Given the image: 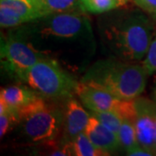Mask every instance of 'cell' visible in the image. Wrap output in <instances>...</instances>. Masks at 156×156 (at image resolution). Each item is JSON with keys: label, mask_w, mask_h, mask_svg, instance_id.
Returning <instances> with one entry per match:
<instances>
[{"label": "cell", "mask_w": 156, "mask_h": 156, "mask_svg": "<svg viewBox=\"0 0 156 156\" xmlns=\"http://www.w3.org/2000/svg\"><path fill=\"white\" fill-rule=\"evenodd\" d=\"M91 115L95 116L101 124H103L109 130L116 133L122 123V117L119 116L116 113L113 111H101L92 112L89 113Z\"/></svg>", "instance_id": "obj_17"}, {"label": "cell", "mask_w": 156, "mask_h": 156, "mask_svg": "<svg viewBox=\"0 0 156 156\" xmlns=\"http://www.w3.org/2000/svg\"><path fill=\"white\" fill-rule=\"evenodd\" d=\"M148 76L143 64L104 59L89 67L82 81L97 84L119 99L133 100L144 91Z\"/></svg>", "instance_id": "obj_2"}, {"label": "cell", "mask_w": 156, "mask_h": 156, "mask_svg": "<svg viewBox=\"0 0 156 156\" xmlns=\"http://www.w3.org/2000/svg\"><path fill=\"white\" fill-rule=\"evenodd\" d=\"M142 64L147 70V72L149 73V75L156 72V30L149 50L146 55Z\"/></svg>", "instance_id": "obj_18"}, {"label": "cell", "mask_w": 156, "mask_h": 156, "mask_svg": "<svg viewBox=\"0 0 156 156\" xmlns=\"http://www.w3.org/2000/svg\"><path fill=\"white\" fill-rule=\"evenodd\" d=\"M27 20L12 9L0 5V26L1 28H14L25 23Z\"/></svg>", "instance_id": "obj_16"}, {"label": "cell", "mask_w": 156, "mask_h": 156, "mask_svg": "<svg viewBox=\"0 0 156 156\" xmlns=\"http://www.w3.org/2000/svg\"><path fill=\"white\" fill-rule=\"evenodd\" d=\"M89 118L90 114L87 113L75 98L67 99L63 113L61 143H70L78 134L84 132Z\"/></svg>", "instance_id": "obj_9"}, {"label": "cell", "mask_w": 156, "mask_h": 156, "mask_svg": "<svg viewBox=\"0 0 156 156\" xmlns=\"http://www.w3.org/2000/svg\"><path fill=\"white\" fill-rule=\"evenodd\" d=\"M155 143H156V115H155Z\"/></svg>", "instance_id": "obj_23"}, {"label": "cell", "mask_w": 156, "mask_h": 156, "mask_svg": "<svg viewBox=\"0 0 156 156\" xmlns=\"http://www.w3.org/2000/svg\"><path fill=\"white\" fill-rule=\"evenodd\" d=\"M23 133L32 142L52 143L59 134L63 123V112L37 97L18 112Z\"/></svg>", "instance_id": "obj_3"}, {"label": "cell", "mask_w": 156, "mask_h": 156, "mask_svg": "<svg viewBox=\"0 0 156 156\" xmlns=\"http://www.w3.org/2000/svg\"><path fill=\"white\" fill-rule=\"evenodd\" d=\"M114 1H115V3L116 4L117 8H118V7H121V6L127 5L130 0H114Z\"/></svg>", "instance_id": "obj_21"}, {"label": "cell", "mask_w": 156, "mask_h": 156, "mask_svg": "<svg viewBox=\"0 0 156 156\" xmlns=\"http://www.w3.org/2000/svg\"><path fill=\"white\" fill-rule=\"evenodd\" d=\"M117 136L120 143V148H122L126 152L138 144L135 127L134 122L131 121L123 120L117 132Z\"/></svg>", "instance_id": "obj_14"}, {"label": "cell", "mask_w": 156, "mask_h": 156, "mask_svg": "<svg viewBox=\"0 0 156 156\" xmlns=\"http://www.w3.org/2000/svg\"><path fill=\"white\" fill-rule=\"evenodd\" d=\"M39 97L31 88L20 85H11L1 89L0 102L10 112L18 115L19 110ZM41 97V96H40Z\"/></svg>", "instance_id": "obj_11"}, {"label": "cell", "mask_w": 156, "mask_h": 156, "mask_svg": "<svg viewBox=\"0 0 156 156\" xmlns=\"http://www.w3.org/2000/svg\"><path fill=\"white\" fill-rule=\"evenodd\" d=\"M154 101H156V81L155 84H154Z\"/></svg>", "instance_id": "obj_22"}, {"label": "cell", "mask_w": 156, "mask_h": 156, "mask_svg": "<svg viewBox=\"0 0 156 156\" xmlns=\"http://www.w3.org/2000/svg\"><path fill=\"white\" fill-rule=\"evenodd\" d=\"M142 11L120 13L104 28L108 47L118 57L128 62L145 58L155 34L154 19Z\"/></svg>", "instance_id": "obj_1"}, {"label": "cell", "mask_w": 156, "mask_h": 156, "mask_svg": "<svg viewBox=\"0 0 156 156\" xmlns=\"http://www.w3.org/2000/svg\"><path fill=\"white\" fill-rule=\"evenodd\" d=\"M134 4L156 20V0H133Z\"/></svg>", "instance_id": "obj_19"}, {"label": "cell", "mask_w": 156, "mask_h": 156, "mask_svg": "<svg viewBox=\"0 0 156 156\" xmlns=\"http://www.w3.org/2000/svg\"><path fill=\"white\" fill-rule=\"evenodd\" d=\"M47 57L24 38L23 34H11L1 40V62L7 72L23 81L28 70Z\"/></svg>", "instance_id": "obj_5"}, {"label": "cell", "mask_w": 156, "mask_h": 156, "mask_svg": "<svg viewBox=\"0 0 156 156\" xmlns=\"http://www.w3.org/2000/svg\"><path fill=\"white\" fill-rule=\"evenodd\" d=\"M76 95L90 111H113L122 117V120H128L134 122L136 115L134 99H119L99 85L82 80L78 82Z\"/></svg>", "instance_id": "obj_6"}, {"label": "cell", "mask_w": 156, "mask_h": 156, "mask_svg": "<svg viewBox=\"0 0 156 156\" xmlns=\"http://www.w3.org/2000/svg\"><path fill=\"white\" fill-rule=\"evenodd\" d=\"M80 2L83 11L91 14H101L117 8L114 0H80Z\"/></svg>", "instance_id": "obj_15"}, {"label": "cell", "mask_w": 156, "mask_h": 156, "mask_svg": "<svg viewBox=\"0 0 156 156\" xmlns=\"http://www.w3.org/2000/svg\"><path fill=\"white\" fill-rule=\"evenodd\" d=\"M84 132L95 147L108 154L120 148L116 133L109 130L91 115Z\"/></svg>", "instance_id": "obj_10"}, {"label": "cell", "mask_w": 156, "mask_h": 156, "mask_svg": "<svg viewBox=\"0 0 156 156\" xmlns=\"http://www.w3.org/2000/svg\"><path fill=\"white\" fill-rule=\"evenodd\" d=\"M38 32L43 37L73 39L80 37L87 28L84 13H56L40 18Z\"/></svg>", "instance_id": "obj_7"}, {"label": "cell", "mask_w": 156, "mask_h": 156, "mask_svg": "<svg viewBox=\"0 0 156 156\" xmlns=\"http://www.w3.org/2000/svg\"><path fill=\"white\" fill-rule=\"evenodd\" d=\"M22 82L44 99H69L76 94L78 84L57 62L48 56L30 68Z\"/></svg>", "instance_id": "obj_4"}, {"label": "cell", "mask_w": 156, "mask_h": 156, "mask_svg": "<svg viewBox=\"0 0 156 156\" xmlns=\"http://www.w3.org/2000/svg\"><path fill=\"white\" fill-rule=\"evenodd\" d=\"M44 17L56 13H85L80 0H34Z\"/></svg>", "instance_id": "obj_12"}, {"label": "cell", "mask_w": 156, "mask_h": 156, "mask_svg": "<svg viewBox=\"0 0 156 156\" xmlns=\"http://www.w3.org/2000/svg\"><path fill=\"white\" fill-rule=\"evenodd\" d=\"M73 155L76 156H105L108 153L99 149L90 140L85 132L78 134L71 142Z\"/></svg>", "instance_id": "obj_13"}, {"label": "cell", "mask_w": 156, "mask_h": 156, "mask_svg": "<svg viewBox=\"0 0 156 156\" xmlns=\"http://www.w3.org/2000/svg\"><path fill=\"white\" fill-rule=\"evenodd\" d=\"M134 101L136 115L134 124L138 144L152 153L153 155H156V101L140 96L135 98Z\"/></svg>", "instance_id": "obj_8"}, {"label": "cell", "mask_w": 156, "mask_h": 156, "mask_svg": "<svg viewBox=\"0 0 156 156\" xmlns=\"http://www.w3.org/2000/svg\"><path fill=\"white\" fill-rule=\"evenodd\" d=\"M127 154L129 156H152V153L148 150H147L143 147L140 146L139 144L134 146L130 149H128L127 152Z\"/></svg>", "instance_id": "obj_20"}]
</instances>
